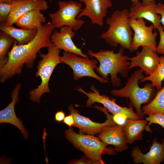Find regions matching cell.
Segmentation results:
<instances>
[{"label": "cell", "instance_id": "obj_35", "mask_svg": "<svg viewBox=\"0 0 164 164\" xmlns=\"http://www.w3.org/2000/svg\"><path fill=\"white\" fill-rule=\"evenodd\" d=\"M14 0H0V2L11 4Z\"/></svg>", "mask_w": 164, "mask_h": 164}, {"label": "cell", "instance_id": "obj_15", "mask_svg": "<svg viewBox=\"0 0 164 164\" xmlns=\"http://www.w3.org/2000/svg\"><path fill=\"white\" fill-rule=\"evenodd\" d=\"M75 33L71 28L64 26L60 28V31H54L51 36V40L53 45L64 51L73 53L78 56L88 57L84 54L81 49L77 47L72 40Z\"/></svg>", "mask_w": 164, "mask_h": 164}, {"label": "cell", "instance_id": "obj_37", "mask_svg": "<svg viewBox=\"0 0 164 164\" xmlns=\"http://www.w3.org/2000/svg\"><path fill=\"white\" fill-rule=\"evenodd\" d=\"M15 0V1H19V0ZM34 0V1H44L45 0Z\"/></svg>", "mask_w": 164, "mask_h": 164}, {"label": "cell", "instance_id": "obj_13", "mask_svg": "<svg viewBox=\"0 0 164 164\" xmlns=\"http://www.w3.org/2000/svg\"><path fill=\"white\" fill-rule=\"evenodd\" d=\"M131 62L129 70L139 67L147 75L152 74L156 69L159 63V57L156 53L149 48L142 47L141 51H137L135 56L128 57Z\"/></svg>", "mask_w": 164, "mask_h": 164}, {"label": "cell", "instance_id": "obj_5", "mask_svg": "<svg viewBox=\"0 0 164 164\" xmlns=\"http://www.w3.org/2000/svg\"><path fill=\"white\" fill-rule=\"evenodd\" d=\"M64 135L75 148L83 152L86 157L99 164H104L102 159V155L115 154L114 149L107 147L108 145L94 135L77 133L71 128L65 130Z\"/></svg>", "mask_w": 164, "mask_h": 164}, {"label": "cell", "instance_id": "obj_22", "mask_svg": "<svg viewBox=\"0 0 164 164\" xmlns=\"http://www.w3.org/2000/svg\"><path fill=\"white\" fill-rule=\"evenodd\" d=\"M0 31L8 34L15 39L18 45L26 44L32 40L36 36L37 30L18 29L13 25H0Z\"/></svg>", "mask_w": 164, "mask_h": 164}, {"label": "cell", "instance_id": "obj_36", "mask_svg": "<svg viewBox=\"0 0 164 164\" xmlns=\"http://www.w3.org/2000/svg\"><path fill=\"white\" fill-rule=\"evenodd\" d=\"M132 3V5H135L137 4L139 2V0H130Z\"/></svg>", "mask_w": 164, "mask_h": 164}, {"label": "cell", "instance_id": "obj_27", "mask_svg": "<svg viewBox=\"0 0 164 164\" xmlns=\"http://www.w3.org/2000/svg\"><path fill=\"white\" fill-rule=\"evenodd\" d=\"M12 9V3L0 2V25H5Z\"/></svg>", "mask_w": 164, "mask_h": 164}, {"label": "cell", "instance_id": "obj_9", "mask_svg": "<svg viewBox=\"0 0 164 164\" xmlns=\"http://www.w3.org/2000/svg\"><path fill=\"white\" fill-rule=\"evenodd\" d=\"M130 24L134 31L131 45L133 51L137 50L141 47L149 48L156 52L157 43L156 39L157 33L152 24L149 26L146 25V22L143 18L129 19Z\"/></svg>", "mask_w": 164, "mask_h": 164}, {"label": "cell", "instance_id": "obj_26", "mask_svg": "<svg viewBox=\"0 0 164 164\" xmlns=\"http://www.w3.org/2000/svg\"><path fill=\"white\" fill-rule=\"evenodd\" d=\"M148 115V116L145 118V120L149 122L145 129L147 132H151L150 126L152 124H158L164 129V114L160 113H154Z\"/></svg>", "mask_w": 164, "mask_h": 164}, {"label": "cell", "instance_id": "obj_11", "mask_svg": "<svg viewBox=\"0 0 164 164\" xmlns=\"http://www.w3.org/2000/svg\"><path fill=\"white\" fill-rule=\"evenodd\" d=\"M97 108L106 115L107 119L104 122L100 123L93 121L89 118L81 115L72 105H69L68 110L70 114L73 115L74 121L73 127L78 128L79 133L94 135L99 134L106 126L116 125L113 120L112 115L108 114L106 108L99 107Z\"/></svg>", "mask_w": 164, "mask_h": 164}, {"label": "cell", "instance_id": "obj_28", "mask_svg": "<svg viewBox=\"0 0 164 164\" xmlns=\"http://www.w3.org/2000/svg\"><path fill=\"white\" fill-rule=\"evenodd\" d=\"M159 33V40L156 49V52L164 55V29L161 25L157 30Z\"/></svg>", "mask_w": 164, "mask_h": 164}, {"label": "cell", "instance_id": "obj_14", "mask_svg": "<svg viewBox=\"0 0 164 164\" xmlns=\"http://www.w3.org/2000/svg\"><path fill=\"white\" fill-rule=\"evenodd\" d=\"M131 155L135 164H160L164 161V139L162 142L153 139L149 151L145 154L142 152L138 146H135Z\"/></svg>", "mask_w": 164, "mask_h": 164}, {"label": "cell", "instance_id": "obj_7", "mask_svg": "<svg viewBox=\"0 0 164 164\" xmlns=\"http://www.w3.org/2000/svg\"><path fill=\"white\" fill-rule=\"evenodd\" d=\"M59 9L54 13H50L49 16L51 23L55 28H60L64 26H69L75 32L80 29L84 24V20L77 18L81 11V3L72 0L58 2Z\"/></svg>", "mask_w": 164, "mask_h": 164}, {"label": "cell", "instance_id": "obj_4", "mask_svg": "<svg viewBox=\"0 0 164 164\" xmlns=\"http://www.w3.org/2000/svg\"><path fill=\"white\" fill-rule=\"evenodd\" d=\"M143 72L141 69L136 70L128 79L123 88L113 89L111 92L114 97L129 98L130 105L135 108L136 113L141 119H143L145 115L142 105L150 102L157 92L151 83L145 84L142 88L139 87V82L144 77Z\"/></svg>", "mask_w": 164, "mask_h": 164}, {"label": "cell", "instance_id": "obj_12", "mask_svg": "<svg viewBox=\"0 0 164 164\" xmlns=\"http://www.w3.org/2000/svg\"><path fill=\"white\" fill-rule=\"evenodd\" d=\"M85 4L84 8L77 17L80 19L87 16L91 23L101 27L104 25V19L107 15L108 9L112 6L111 0H79Z\"/></svg>", "mask_w": 164, "mask_h": 164}, {"label": "cell", "instance_id": "obj_16", "mask_svg": "<svg viewBox=\"0 0 164 164\" xmlns=\"http://www.w3.org/2000/svg\"><path fill=\"white\" fill-rule=\"evenodd\" d=\"M124 125L106 126L98 134V137L104 143L113 145L116 151H125L128 149V146Z\"/></svg>", "mask_w": 164, "mask_h": 164}, {"label": "cell", "instance_id": "obj_2", "mask_svg": "<svg viewBox=\"0 0 164 164\" xmlns=\"http://www.w3.org/2000/svg\"><path fill=\"white\" fill-rule=\"evenodd\" d=\"M125 49L119 48L118 51L115 53L113 50H100L94 52L90 50L87 54L91 57H94L99 62V66L95 70L102 78L108 80V76H111V80L113 86L121 85L120 79L118 77L120 74L123 78L128 77L129 66L128 56L124 54Z\"/></svg>", "mask_w": 164, "mask_h": 164}, {"label": "cell", "instance_id": "obj_21", "mask_svg": "<svg viewBox=\"0 0 164 164\" xmlns=\"http://www.w3.org/2000/svg\"><path fill=\"white\" fill-rule=\"evenodd\" d=\"M147 122L143 119H128L124 125V129L128 143L132 144L136 141L143 139V132L145 129Z\"/></svg>", "mask_w": 164, "mask_h": 164}, {"label": "cell", "instance_id": "obj_17", "mask_svg": "<svg viewBox=\"0 0 164 164\" xmlns=\"http://www.w3.org/2000/svg\"><path fill=\"white\" fill-rule=\"evenodd\" d=\"M21 88L20 83H18L12 90L11 93L12 100L8 106L0 111V123H7L17 127L21 131L24 138L26 139L28 132L25 128L22 121L16 116L15 111L16 103L19 100V91Z\"/></svg>", "mask_w": 164, "mask_h": 164}, {"label": "cell", "instance_id": "obj_3", "mask_svg": "<svg viewBox=\"0 0 164 164\" xmlns=\"http://www.w3.org/2000/svg\"><path fill=\"white\" fill-rule=\"evenodd\" d=\"M129 10L125 8L117 10L107 18L108 29L100 35L101 38L110 46L116 47L118 45L125 49L133 52L131 45L134 33L130 26Z\"/></svg>", "mask_w": 164, "mask_h": 164}, {"label": "cell", "instance_id": "obj_34", "mask_svg": "<svg viewBox=\"0 0 164 164\" xmlns=\"http://www.w3.org/2000/svg\"><path fill=\"white\" fill-rule=\"evenodd\" d=\"M142 3L143 5H146L149 4L153 1H155V0H142Z\"/></svg>", "mask_w": 164, "mask_h": 164}, {"label": "cell", "instance_id": "obj_33", "mask_svg": "<svg viewBox=\"0 0 164 164\" xmlns=\"http://www.w3.org/2000/svg\"><path fill=\"white\" fill-rule=\"evenodd\" d=\"M65 114L63 111H57L55 114L54 120L59 122L63 121L65 117Z\"/></svg>", "mask_w": 164, "mask_h": 164}, {"label": "cell", "instance_id": "obj_6", "mask_svg": "<svg viewBox=\"0 0 164 164\" xmlns=\"http://www.w3.org/2000/svg\"><path fill=\"white\" fill-rule=\"evenodd\" d=\"M60 51V49L53 45L48 47L46 54L39 52V56L41 59L38 62L35 76L39 77L41 81L37 87L29 92V98L33 102L39 103L41 96L45 93L50 92L49 83L54 69L61 63Z\"/></svg>", "mask_w": 164, "mask_h": 164}, {"label": "cell", "instance_id": "obj_32", "mask_svg": "<svg viewBox=\"0 0 164 164\" xmlns=\"http://www.w3.org/2000/svg\"><path fill=\"white\" fill-rule=\"evenodd\" d=\"M63 123L67 125L69 127H73L74 121L73 115L70 114L66 116L63 121Z\"/></svg>", "mask_w": 164, "mask_h": 164}, {"label": "cell", "instance_id": "obj_20", "mask_svg": "<svg viewBox=\"0 0 164 164\" xmlns=\"http://www.w3.org/2000/svg\"><path fill=\"white\" fill-rule=\"evenodd\" d=\"M39 9H34L25 13L20 17L15 24L21 28L36 29L42 26L46 22V17Z\"/></svg>", "mask_w": 164, "mask_h": 164}, {"label": "cell", "instance_id": "obj_18", "mask_svg": "<svg viewBox=\"0 0 164 164\" xmlns=\"http://www.w3.org/2000/svg\"><path fill=\"white\" fill-rule=\"evenodd\" d=\"M12 4L11 11L4 25L5 26L13 25L20 17L31 10L39 9L45 11L48 8L45 0L39 2L33 0H14Z\"/></svg>", "mask_w": 164, "mask_h": 164}, {"label": "cell", "instance_id": "obj_30", "mask_svg": "<svg viewBox=\"0 0 164 164\" xmlns=\"http://www.w3.org/2000/svg\"><path fill=\"white\" fill-rule=\"evenodd\" d=\"M72 164H99L97 162L94 161L87 157H83L82 158L77 160H71L69 163Z\"/></svg>", "mask_w": 164, "mask_h": 164}, {"label": "cell", "instance_id": "obj_1", "mask_svg": "<svg viewBox=\"0 0 164 164\" xmlns=\"http://www.w3.org/2000/svg\"><path fill=\"white\" fill-rule=\"evenodd\" d=\"M55 28L51 22H49L37 29L36 36L29 43L22 45H17L16 41L14 43L9 53L7 63L0 70L1 83L20 74L24 65L29 68L33 67L37 53L41 49L53 45L50 38Z\"/></svg>", "mask_w": 164, "mask_h": 164}, {"label": "cell", "instance_id": "obj_24", "mask_svg": "<svg viewBox=\"0 0 164 164\" xmlns=\"http://www.w3.org/2000/svg\"><path fill=\"white\" fill-rule=\"evenodd\" d=\"M164 80V56L159 57V64L155 70L151 75L144 77L140 82L149 81L152 85L158 90L162 87V82Z\"/></svg>", "mask_w": 164, "mask_h": 164}, {"label": "cell", "instance_id": "obj_25", "mask_svg": "<svg viewBox=\"0 0 164 164\" xmlns=\"http://www.w3.org/2000/svg\"><path fill=\"white\" fill-rule=\"evenodd\" d=\"M16 40L8 34L0 32V70L6 64L8 60V54L10 46Z\"/></svg>", "mask_w": 164, "mask_h": 164}, {"label": "cell", "instance_id": "obj_31", "mask_svg": "<svg viewBox=\"0 0 164 164\" xmlns=\"http://www.w3.org/2000/svg\"><path fill=\"white\" fill-rule=\"evenodd\" d=\"M156 12L161 16L160 22L162 26L164 27V3L161 2L158 3L155 9Z\"/></svg>", "mask_w": 164, "mask_h": 164}, {"label": "cell", "instance_id": "obj_23", "mask_svg": "<svg viewBox=\"0 0 164 164\" xmlns=\"http://www.w3.org/2000/svg\"><path fill=\"white\" fill-rule=\"evenodd\" d=\"M145 115L154 113L164 114V86L158 91L152 100L142 108Z\"/></svg>", "mask_w": 164, "mask_h": 164}, {"label": "cell", "instance_id": "obj_10", "mask_svg": "<svg viewBox=\"0 0 164 164\" xmlns=\"http://www.w3.org/2000/svg\"><path fill=\"white\" fill-rule=\"evenodd\" d=\"M77 89L87 97L86 103L87 107H90L95 103H101L113 115L122 113L125 114L128 118L130 119H140L136 113L134 111L131 105H130L129 108L118 105L115 102L114 99H111L109 97L105 95H101L99 92L93 85L91 87V91L89 93L87 92L80 87H78Z\"/></svg>", "mask_w": 164, "mask_h": 164}, {"label": "cell", "instance_id": "obj_19", "mask_svg": "<svg viewBox=\"0 0 164 164\" xmlns=\"http://www.w3.org/2000/svg\"><path fill=\"white\" fill-rule=\"evenodd\" d=\"M157 4L154 1L146 5H143L139 2L135 5H132L129 10L130 18L137 19L143 18L151 22L155 29L158 30L161 25V16L156 12Z\"/></svg>", "mask_w": 164, "mask_h": 164}, {"label": "cell", "instance_id": "obj_8", "mask_svg": "<svg viewBox=\"0 0 164 164\" xmlns=\"http://www.w3.org/2000/svg\"><path fill=\"white\" fill-rule=\"evenodd\" d=\"M61 63L70 66L73 71V79L76 80L85 77L94 78L101 83L109 82L95 73L97 68L98 60L77 56L74 54L64 51L60 56Z\"/></svg>", "mask_w": 164, "mask_h": 164}, {"label": "cell", "instance_id": "obj_29", "mask_svg": "<svg viewBox=\"0 0 164 164\" xmlns=\"http://www.w3.org/2000/svg\"><path fill=\"white\" fill-rule=\"evenodd\" d=\"M112 119L116 125H123L125 124L128 118L125 114L118 113L113 115Z\"/></svg>", "mask_w": 164, "mask_h": 164}]
</instances>
